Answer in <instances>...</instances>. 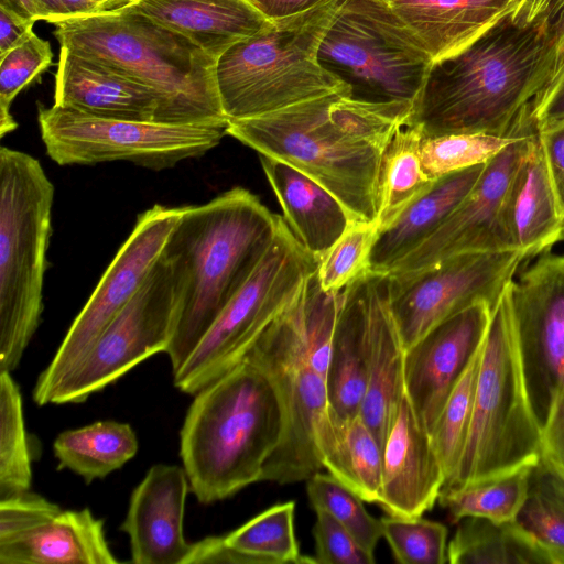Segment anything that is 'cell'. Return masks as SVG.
<instances>
[{
    "mask_svg": "<svg viewBox=\"0 0 564 564\" xmlns=\"http://www.w3.org/2000/svg\"><path fill=\"white\" fill-rule=\"evenodd\" d=\"M481 347L482 343L454 386L431 433L434 449L445 474L444 485L454 476L467 443Z\"/></svg>",
    "mask_w": 564,
    "mask_h": 564,
    "instance_id": "f35d334b",
    "label": "cell"
},
{
    "mask_svg": "<svg viewBox=\"0 0 564 564\" xmlns=\"http://www.w3.org/2000/svg\"><path fill=\"white\" fill-rule=\"evenodd\" d=\"M317 59L352 99L413 108L434 63L389 0H344Z\"/></svg>",
    "mask_w": 564,
    "mask_h": 564,
    "instance_id": "9c48e42d",
    "label": "cell"
},
{
    "mask_svg": "<svg viewBox=\"0 0 564 564\" xmlns=\"http://www.w3.org/2000/svg\"><path fill=\"white\" fill-rule=\"evenodd\" d=\"M189 481L184 467L152 466L131 494L120 529L135 564H184L191 551L183 533Z\"/></svg>",
    "mask_w": 564,
    "mask_h": 564,
    "instance_id": "d6986e66",
    "label": "cell"
},
{
    "mask_svg": "<svg viewBox=\"0 0 564 564\" xmlns=\"http://www.w3.org/2000/svg\"><path fill=\"white\" fill-rule=\"evenodd\" d=\"M539 140L564 218V121L539 129Z\"/></svg>",
    "mask_w": 564,
    "mask_h": 564,
    "instance_id": "c3c4849f",
    "label": "cell"
},
{
    "mask_svg": "<svg viewBox=\"0 0 564 564\" xmlns=\"http://www.w3.org/2000/svg\"><path fill=\"white\" fill-rule=\"evenodd\" d=\"M545 54L543 18L521 25L508 13L464 48L432 64L408 122L423 138L505 135L538 97Z\"/></svg>",
    "mask_w": 564,
    "mask_h": 564,
    "instance_id": "3957f363",
    "label": "cell"
},
{
    "mask_svg": "<svg viewBox=\"0 0 564 564\" xmlns=\"http://www.w3.org/2000/svg\"><path fill=\"white\" fill-rule=\"evenodd\" d=\"M53 63L48 41L33 32L19 46L0 56V138L18 128L10 113L14 98Z\"/></svg>",
    "mask_w": 564,
    "mask_h": 564,
    "instance_id": "b9f144b4",
    "label": "cell"
},
{
    "mask_svg": "<svg viewBox=\"0 0 564 564\" xmlns=\"http://www.w3.org/2000/svg\"><path fill=\"white\" fill-rule=\"evenodd\" d=\"M177 305L172 269L160 256L133 297L79 365L52 390L44 405L84 402L147 358L165 352Z\"/></svg>",
    "mask_w": 564,
    "mask_h": 564,
    "instance_id": "4fadbf2b",
    "label": "cell"
},
{
    "mask_svg": "<svg viewBox=\"0 0 564 564\" xmlns=\"http://www.w3.org/2000/svg\"><path fill=\"white\" fill-rule=\"evenodd\" d=\"M61 511L54 502L29 491L0 499V545L24 538Z\"/></svg>",
    "mask_w": 564,
    "mask_h": 564,
    "instance_id": "ee69618b",
    "label": "cell"
},
{
    "mask_svg": "<svg viewBox=\"0 0 564 564\" xmlns=\"http://www.w3.org/2000/svg\"><path fill=\"white\" fill-rule=\"evenodd\" d=\"M486 163L435 180L393 223L381 229L370 254V270L388 273L432 236L471 191Z\"/></svg>",
    "mask_w": 564,
    "mask_h": 564,
    "instance_id": "4316f807",
    "label": "cell"
},
{
    "mask_svg": "<svg viewBox=\"0 0 564 564\" xmlns=\"http://www.w3.org/2000/svg\"><path fill=\"white\" fill-rule=\"evenodd\" d=\"M104 521L88 508L61 511L24 538L0 545V564H117Z\"/></svg>",
    "mask_w": 564,
    "mask_h": 564,
    "instance_id": "f1b7e54d",
    "label": "cell"
},
{
    "mask_svg": "<svg viewBox=\"0 0 564 564\" xmlns=\"http://www.w3.org/2000/svg\"><path fill=\"white\" fill-rule=\"evenodd\" d=\"M313 527L315 563L372 564L375 555L365 551L356 539L330 513L315 510Z\"/></svg>",
    "mask_w": 564,
    "mask_h": 564,
    "instance_id": "f6af8a7d",
    "label": "cell"
},
{
    "mask_svg": "<svg viewBox=\"0 0 564 564\" xmlns=\"http://www.w3.org/2000/svg\"><path fill=\"white\" fill-rule=\"evenodd\" d=\"M541 432V453L564 469V388Z\"/></svg>",
    "mask_w": 564,
    "mask_h": 564,
    "instance_id": "f907efd6",
    "label": "cell"
},
{
    "mask_svg": "<svg viewBox=\"0 0 564 564\" xmlns=\"http://www.w3.org/2000/svg\"><path fill=\"white\" fill-rule=\"evenodd\" d=\"M344 0H329L230 46L216 64L227 119L262 116L347 87L317 59L319 43ZM349 93V91H348Z\"/></svg>",
    "mask_w": 564,
    "mask_h": 564,
    "instance_id": "52a82bcc",
    "label": "cell"
},
{
    "mask_svg": "<svg viewBox=\"0 0 564 564\" xmlns=\"http://www.w3.org/2000/svg\"><path fill=\"white\" fill-rule=\"evenodd\" d=\"M306 491L314 510L330 513L365 551L375 555L376 546L383 538L381 520L367 511L357 494L330 474L321 471L307 479Z\"/></svg>",
    "mask_w": 564,
    "mask_h": 564,
    "instance_id": "ab89813d",
    "label": "cell"
},
{
    "mask_svg": "<svg viewBox=\"0 0 564 564\" xmlns=\"http://www.w3.org/2000/svg\"><path fill=\"white\" fill-rule=\"evenodd\" d=\"M260 564L259 560L229 546L224 536H207L192 543L184 564Z\"/></svg>",
    "mask_w": 564,
    "mask_h": 564,
    "instance_id": "681fc988",
    "label": "cell"
},
{
    "mask_svg": "<svg viewBox=\"0 0 564 564\" xmlns=\"http://www.w3.org/2000/svg\"><path fill=\"white\" fill-rule=\"evenodd\" d=\"M422 139L419 129L406 121L395 130L383 150L377 185L379 231L435 182L422 167Z\"/></svg>",
    "mask_w": 564,
    "mask_h": 564,
    "instance_id": "d6a6232c",
    "label": "cell"
},
{
    "mask_svg": "<svg viewBox=\"0 0 564 564\" xmlns=\"http://www.w3.org/2000/svg\"><path fill=\"white\" fill-rule=\"evenodd\" d=\"M451 564H554L549 552L518 521L495 523L467 517L447 546Z\"/></svg>",
    "mask_w": 564,
    "mask_h": 564,
    "instance_id": "4dcf8cb0",
    "label": "cell"
},
{
    "mask_svg": "<svg viewBox=\"0 0 564 564\" xmlns=\"http://www.w3.org/2000/svg\"><path fill=\"white\" fill-rule=\"evenodd\" d=\"M563 216L539 140L532 137L512 180L505 206V225L514 250L529 260L558 242Z\"/></svg>",
    "mask_w": 564,
    "mask_h": 564,
    "instance_id": "603a6c76",
    "label": "cell"
},
{
    "mask_svg": "<svg viewBox=\"0 0 564 564\" xmlns=\"http://www.w3.org/2000/svg\"><path fill=\"white\" fill-rule=\"evenodd\" d=\"M383 538L397 562L402 564H444L447 562L446 525L419 518H380Z\"/></svg>",
    "mask_w": 564,
    "mask_h": 564,
    "instance_id": "7bdbcfd3",
    "label": "cell"
},
{
    "mask_svg": "<svg viewBox=\"0 0 564 564\" xmlns=\"http://www.w3.org/2000/svg\"><path fill=\"white\" fill-rule=\"evenodd\" d=\"M378 234L377 221H350L318 262L316 274L324 291L339 292L370 270Z\"/></svg>",
    "mask_w": 564,
    "mask_h": 564,
    "instance_id": "60d3db41",
    "label": "cell"
},
{
    "mask_svg": "<svg viewBox=\"0 0 564 564\" xmlns=\"http://www.w3.org/2000/svg\"><path fill=\"white\" fill-rule=\"evenodd\" d=\"M37 123L46 153L58 165L127 161L162 171L216 148L227 135L229 121L172 124L105 119L53 104L39 106Z\"/></svg>",
    "mask_w": 564,
    "mask_h": 564,
    "instance_id": "8fae6325",
    "label": "cell"
},
{
    "mask_svg": "<svg viewBox=\"0 0 564 564\" xmlns=\"http://www.w3.org/2000/svg\"><path fill=\"white\" fill-rule=\"evenodd\" d=\"M0 6L26 20L34 22L40 20L35 0H0Z\"/></svg>",
    "mask_w": 564,
    "mask_h": 564,
    "instance_id": "9f6ffc18",
    "label": "cell"
},
{
    "mask_svg": "<svg viewBox=\"0 0 564 564\" xmlns=\"http://www.w3.org/2000/svg\"><path fill=\"white\" fill-rule=\"evenodd\" d=\"M533 465L442 490L437 501L454 522L467 517L484 518L495 523L517 521L528 496Z\"/></svg>",
    "mask_w": 564,
    "mask_h": 564,
    "instance_id": "836d02e7",
    "label": "cell"
},
{
    "mask_svg": "<svg viewBox=\"0 0 564 564\" xmlns=\"http://www.w3.org/2000/svg\"><path fill=\"white\" fill-rule=\"evenodd\" d=\"M538 131L532 111L521 134L486 163L471 191L443 225L388 273L417 270L462 253L514 250L505 225V206L514 174Z\"/></svg>",
    "mask_w": 564,
    "mask_h": 564,
    "instance_id": "e0dca14e",
    "label": "cell"
},
{
    "mask_svg": "<svg viewBox=\"0 0 564 564\" xmlns=\"http://www.w3.org/2000/svg\"><path fill=\"white\" fill-rule=\"evenodd\" d=\"M445 474L429 431L404 393L382 449L381 494L387 514L419 518L432 509Z\"/></svg>",
    "mask_w": 564,
    "mask_h": 564,
    "instance_id": "ffe728a7",
    "label": "cell"
},
{
    "mask_svg": "<svg viewBox=\"0 0 564 564\" xmlns=\"http://www.w3.org/2000/svg\"><path fill=\"white\" fill-rule=\"evenodd\" d=\"M34 23L0 6V56L29 39Z\"/></svg>",
    "mask_w": 564,
    "mask_h": 564,
    "instance_id": "f5cc1de1",
    "label": "cell"
},
{
    "mask_svg": "<svg viewBox=\"0 0 564 564\" xmlns=\"http://www.w3.org/2000/svg\"><path fill=\"white\" fill-rule=\"evenodd\" d=\"M511 0H389L433 61L464 48L509 13Z\"/></svg>",
    "mask_w": 564,
    "mask_h": 564,
    "instance_id": "83f0119b",
    "label": "cell"
},
{
    "mask_svg": "<svg viewBox=\"0 0 564 564\" xmlns=\"http://www.w3.org/2000/svg\"><path fill=\"white\" fill-rule=\"evenodd\" d=\"M517 521L564 564V469L541 453L533 465L525 502Z\"/></svg>",
    "mask_w": 564,
    "mask_h": 564,
    "instance_id": "e575fe53",
    "label": "cell"
},
{
    "mask_svg": "<svg viewBox=\"0 0 564 564\" xmlns=\"http://www.w3.org/2000/svg\"><path fill=\"white\" fill-rule=\"evenodd\" d=\"M541 18H543L545 24L546 54L541 72L540 93L538 97L541 96L564 70V0H554L545 14Z\"/></svg>",
    "mask_w": 564,
    "mask_h": 564,
    "instance_id": "bcb514c9",
    "label": "cell"
},
{
    "mask_svg": "<svg viewBox=\"0 0 564 564\" xmlns=\"http://www.w3.org/2000/svg\"><path fill=\"white\" fill-rule=\"evenodd\" d=\"M404 348L389 297V274L368 272L367 387L360 416L383 449L404 395Z\"/></svg>",
    "mask_w": 564,
    "mask_h": 564,
    "instance_id": "44dd1931",
    "label": "cell"
},
{
    "mask_svg": "<svg viewBox=\"0 0 564 564\" xmlns=\"http://www.w3.org/2000/svg\"><path fill=\"white\" fill-rule=\"evenodd\" d=\"M121 9L128 7L129 4H131L132 2H134L135 0H113Z\"/></svg>",
    "mask_w": 564,
    "mask_h": 564,
    "instance_id": "6f0895ef",
    "label": "cell"
},
{
    "mask_svg": "<svg viewBox=\"0 0 564 564\" xmlns=\"http://www.w3.org/2000/svg\"><path fill=\"white\" fill-rule=\"evenodd\" d=\"M40 20L58 23L121 10L113 0H35Z\"/></svg>",
    "mask_w": 564,
    "mask_h": 564,
    "instance_id": "7dc6e473",
    "label": "cell"
},
{
    "mask_svg": "<svg viewBox=\"0 0 564 564\" xmlns=\"http://www.w3.org/2000/svg\"><path fill=\"white\" fill-rule=\"evenodd\" d=\"M413 107L371 104L337 90L262 116L230 120L227 135L297 169L355 221H377L383 150Z\"/></svg>",
    "mask_w": 564,
    "mask_h": 564,
    "instance_id": "6da1fadb",
    "label": "cell"
},
{
    "mask_svg": "<svg viewBox=\"0 0 564 564\" xmlns=\"http://www.w3.org/2000/svg\"><path fill=\"white\" fill-rule=\"evenodd\" d=\"M263 17L274 22L314 9L329 0H248Z\"/></svg>",
    "mask_w": 564,
    "mask_h": 564,
    "instance_id": "db71d44e",
    "label": "cell"
},
{
    "mask_svg": "<svg viewBox=\"0 0 564 564\" xmlns=\"http://www.w3.org/2000/svg\"><path fill=\"white\" fill-rule=\"evenodd\" d=\"M133 429L116 421H97L58 434L53 452L58 469H69L89 484L122 467L138 452Z\"/></svg>",
    "mask_w": 564,
    "mask_h": 564,
    "instance_id": "1f68e13d",
    "label": "cell"
},
{
    "mask_svg": "<svg viewBox=\"0 0 564 564\" xmlns=\"http://www.w3.org/2000/svg\"><path fill=\"white\" fill-rule=\"evenodd\" d=\"M532 115V102L516 118L505 135L490 133H452L423 138L420 158L431 180L488 162L523 131Z\"/></svg>",
    "mask_w": 564,
    "mask_h": 564,
    "instance_id": "d590c367",
    "label": "cell"
},
{
    "mask_svg": "<svg viewBox=\"0 0 564 564\" xmlns=\"http://www.w3.org/2000/svg\"><path fill=\"white\" fill-rule=\"evenodd\" d=\"M54 105L105 119L154 121L151 89L99 59L59 46Z\"/></svg>",
    "mask_w": 564,
    "mask_h": 564,
    "instance_id": "7402d4cb",
    "label": "cell"
},
{
    "mask_svg": "<svg viewBox=\"0 0 564 564\" xmlns=\"http://www.w3.org/2000/svg\"><path fill=\"white\" fill-rule=\"evenodd\" d=\"M318 265L280 216L275 236L242 288L174 372V384L195 394L242 360Z\"/></svg>",
    "mask_w": 564,
    "mask_h": 564,
    "instance_id": "30bf717a",
    "label": "cell"
},
{
    "mask_svg": "<svg viewBox=\"0 0 564 564\" xmlns=\"http://www.w3.org/2000/svg\"><path fill=\"white\" fill-rule=\"evenodd\" d=\"M283 412L272 379L245 359L195 393L180 433L191 491L202 503L261 481L278 446Z\"/></svg>",
    "mask_w": 564,
    "mask_h": 564,
    "instance_id": "277c9868",
    "label": "cell"
},
{
    "mask_svg": "<svg viewBox=\"0 0 564 564\" xmlns=\"http://www.w3.org/2000/svg\"><path fill=\"white\" fill-rule=\"evenodd\" d=\"M541 451L542 432L527 393L506 288L482 341L465 451L442 490L535 464Z\"/></svg>",
    "mask_w": 564,
    "mask_h": 564,
    "instance_id": "ba28073f",
    "label": "cell"
},
{
    "mask_svg": "<svg viewBox=\"0 0 564 564\" xmlns=\"http://www.w3.org/2000/svg\"><path fill=\"white\" fill-rule=\"evenodd\" d=\"M184 209L185 206L156 204L138 216L129 237L40 375L33 391L39 405L45 404L52 390L79 365L104 329L137 293Z\"/></svg>",
    "mask_w": 564,
    "mask_h": 564,
    "instance_id": "9a60e30c",
    "label": "cell"
},
{
    "mask_svg": "<svg viewBox=\"0 0 564 564\" xmlns=\"http://www.w3.org/2000/svg\"><path fill=\"white\" fill-rule=\"evenodd\" d=\"M31 460L20 388L0 371V499L29 491Z\"/></svg>",
    "mask_w": 564,
    "mask_h": 564,
    "instance_id": "74e56055",
    "label": "cell"
},
{
    "mask_svg": "<svg viewBox=\"0 0 564 564\" xmlns=\"http://www.w3.org/2000/svg\"><path fill=\"white\" fill-rule=\"evenodd\" d=\"M523 261L518 250L470 252L388 273L390 307L404 350L474 303L485 301L495 307Z\"/></svg>",
    "mask_w": 564,
    "mask_h": 564,
    "instance_id": "5bb4252c",
    "label": "cell"
},
{
    "mask_svg": "<svg viewBox=\"0 0 564 564\" xmlns=\"http://www.w3.org/2000/svg\"><path fill=\"white\" fill-rule=\"evenodd\" d=\"M558 241H564V218L561 223L560 234H558Z\"/></svg>",
    "mask_w": 564,
    "mask_h": 564,
    "instance_id": "680465c9",
    "label": "cell"
},
{
    "mask_svg": "<svg viewBox=\"0 0 564 564\" xmlns=\"http://www.w3.org/2000/svg\"><path fill=\"white\" fill-rule=\"evenodd\" d=\"M492 308L485 301L474 303L438 323L404 350V393L430 435L486 336Z\"/></svg>",
    "mask_w": 564,
    "mask_h": 564,
    "instance_id": "ac0fdd59",
    "label": "cell"
},
{
    "mask_svg": "<svg viewBox=\"0 0 564 564\" xmlns=\"http://www.w3.org/2000/svg\"><path fill=\"white\" fill-rule=\"evenodd\" d=\"M323 468L366 502L379 500L382 448L360 414L345 419L328 406L315 429Z\"/></svg>",
    "mask_w": 564,
    "mask_h": 564,
    "instance_id": "f546056e",
    "label": "cell"
},
{
    "mask_svg": "<svg viewBox=\"0 0 564 564\" xmlns=\"http://www.w3.org/2000/svg\"><path fill=\"white\" fill-rule=\"evenodd\" d=\"M532 111L539 129L564 121V70L535 100Z\"/></svg>",
    "mask_w": 564,
    "mask_h": 564,
    "instance_id": "816d5d0a",
    "label": "cell"
},
{
    "mask_svg": "<svg viewBox=\"0 0 564 564\" xmlns=\"http://www.w3.org/2000/svg\"><path fill=\"white\" fill-rule=\"evenodd\" d=\"M59 46L108 64L153 91L155 122L229 121L217 84V59L188 37L126 7L55 23Z\"/></svg>",
    "mask_w": 564,
    "mask_h": 564,
    "instance_id": "5b68a950",
    "label": "cell"
},
{
    "mask_svg": "<svg viewBox=\"0 0 564 564\" xmlns=\"http://www.w3.org/2000/svg\"><path fill=\"white\" fill-rule=\"evenodd\" d=\"M299 294L269 324L245 358L262 369L279 392L283 431L263 466L261 481L281 485L307 480L323 468L315 429L328 406L326 378L311 364Z\"/></svg>",
    "mask_w": 564,
    "mask_h": 564,
    "instance_id": "7c38bea8",
    "label": "cell"
},
{
    "mask_svg": "<svg viewBox=\"0 0 564 564\" xmlns=\"http://www.w3.org/2000/svg\"><path fill=\"white\" fill-rule=\"evenodd\" d=\"M54 185L29 153L0 149V371H12L43 305Z\"/></svg>",
    "mask_w": 564,
    "mask_h": 564,
    "instance_id": "8992f818",
    "label": "cell"
},
{
    "mask_svg": "<svg viewBox=\"0 0 564 564\" xmlns=\"http://www.w3.org/2000/svg\"><path fill=\"white\" fill-rule=\"evenodd\" d=\"M128 7L188 37L216 59L273 23L248 0H135Z\"/></svg>",
    "mask_w": 564,
    "mask_h": 564,
    "instance_id": "d4e9b609",
    "label": "cell"
},
{
    "mask_svg": "<svg viewBox=\"0 0 564 564\" xmlns=\"http://www.w3.org/2000/svg\"><path fill=\"white\" fill-rule=\"evenodd\" d=\"M294 510V501L274 505L225 535V542L260 564L315 563L300 554Z\"/></svg>",
    "mask_w": 564,
    "mask_h": 564,
    "instance_id": "8d00e7d4",
    "label": "cell"
},
{
    "mask_svg": "<svg viewBox=\"0 0 564 564\" xmlns=\"http://www.w3.org/2000/svg\"><path fill=\"white\" fill-rule=\"evenodd\" d=\"M554 0H511L509 15L513 22L527 25L545 14Z\"/></svg>",
    "mask_w": 564,
    "mask_h": 564,
    "instance_id": "11a10c76",
    "label": "cell"
},
{
    "mask_svg": "<svg viewBox=\"0 0 564 564\" xmlns=\"http://www.w3.org/2000/svg\"><path fill=\"white\" fill-rule=\"evenodd\" d=\"M507 292L527 393L542 431L564 388V254H539Z\"/></svg>",
    "mask_w": 564,
    "mask_h": 564,
    "instance_id": "2e32d148",
    "label": "cell"
},
{
    "mask_svg": "<svg viewBox=\"0 0 564 564\" xmlns=\"http://www.w3.org/2000/svg\"><path fill=\"white\" fill-rule=\"evenodd\" d=\"M280 215L241 186L185 206L162 249L178 296L165 354L180 369L271 245Z\"/></svg>",
    "mask_w": 564,
    "mask_h": 564,
    "instance_id": "7a4b0ae2",
    "label": "cell"
},
{
    "mask_svg": "<svg viewBox=\"0 0 564 564\" xmlns=\"http://www.w3.org/2000/svg\"><path fill=\"white\" fill-rule=\"evenodd\" d=\"M368 272L341 292L326 375L328 408L345 419L360 413L367 387Z\"/></svg>",
    "mask_w": 564,
    "mask_h": 564,
    "instance_id": "484cf974",
    "label": "cell"
},
{
    "mask_svg": "<svg viewBox=\"0 0 564 564\" xmlns=\"http://www.w3.org/2000/svg\"><path fill=\"white\" fill-rule=\"evenodd\" d=\"M259 160L283 219L303 248L319 262L352 219L332 193L297 169L261 154Z\"/></svg>",
    "mask_w": 564,
    "mask_h": 564,
    "instance_id": "cb8c5ba5",
    "label": "cell"
}]
</instances>
